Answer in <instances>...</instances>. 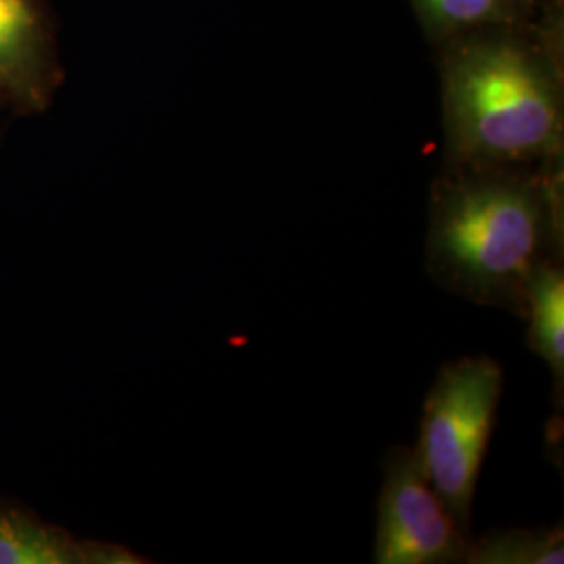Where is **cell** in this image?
<instances>
[{
	"mask_svg": "<svg viewBox=\"0 0 564 564\" xmlns=\"http://www.w3.org/2000/svg\"><path fill=\"white\" fill-rule=\"evenodd\" d=\"M445 167L563 162V18L468 32L440 44Z\"/></svg>",
	"mask_w": 564,
	"mask_h": 564,
	"instance_id": "1",
	"label": "cell"
},
{
	"mask_svg": "<svg viewBox=\"0 0 564 564\" xmlns=\"http://www.w3.org/2000/svg\"><path fill=\"white\" fill-rule=\"evenodd\" d=\"M563 162L445 167L431 188L426 270L466 302L524 318L531 276L563 260Z\"/></svg>",
	"mask_w": 564,
	"mask_h": 564,
	"instance_id": "2",
	"label": "cell"
},
{
	"mask_svg": "<svg viewBox=\"0 0 564 564\" xmlns=\"http://www.w3.org/2000/svg\"><path fill=\"white\" fill-rule=\"evenodd\" d=\"M502 389L500 364L468 356L444 364L424 400L419 444L412 452L426 481L466 533Z\"/></svg>",
	"mask_w": 564,
	"mask_h": 564,
	"instance_id": "3",
	"label": "cell"
},
{
	"mask_svg": "<svg viewBox=\"0 0 564 564\" xmlns=\"http://www.w3.org/2000/svg\"><path fill=\"white\" fill-rule=\"evenodd\" d=\"M473 535L466 533L416 463L410 447L384 458L375 563H464Z\"/></svg>",
	"mask_w": 564,
	"mask_h": 564,
	"instance_id": "4",
	"label": "cell"
},
{
	"mask_svg": "<svg viewBox=\"0 0 564 564\" xmlns=\"http://www.w3.org/2000/svg\"><path fill=\"white\" fill-rule=\"evenodd\" d=\"M63 82L55 23L42 0H0V107L48 109Z\"/></svg>",
	"mask_w": 564,
	"mask_h": 564,
	"instance_id": "5",
	"label": "cell"
},
{
	"mask_svg": "<svg viewBox=\"0 0 564 564\" xmlns=\"http://www.w3.org/2000/svg\"><path fill=\"white\" fill-rule=\"evenodd\" d=\"M134 552L121 545L82 540L36 514L0 506V564H137Z\"/></svg>",
	"mask_w": 564,
	"mask_h": 564,
	"instance_id": "6",
	"label": "cell"
},
{
	"mask_svg": "<svg viewBox=\"0 0 564 564\" xmlns=\"http://www.w3.org/2000/svg\"><path fill=\"white\" fill-rule=\"evenodd\" d=\"M429 39L444 44L468 32L540 20L556 0H410Z\"/></svg>",
	"mask_w": 564,
	"mask_h": 564,
	"instance_id": "7",
	"label": "cell"
},
{
	"mask_svg": "<svg viewBox=\"0 0 564 564\" xmlns=\"http://www.w3.org/2000/svg\"><path fill=\"white\" fill-rule=\"evenodd\" d=\"M529 347L552 370L556 408L564 391V268L563 260L544 263L529 281L527 312Z\"/></svg>",
	"mask_w": 564,
	"mask_h": 564,
	"instance_id": "8",
	"label": "cell"
},
{
	"mask_svg": "<svg viewBox=\"0 0 564 564\" xmlns=\"http://www.w3.org/2000/svg\"><path fill=\"white\" fill-rule=\"evenodd\" d=\"M470 564H563V524L538 529H500L470 540Z\"/></svg>",
	"mask_w": 564,
	"mask_h": 564,
	"instance_id": "9",
	"label": "cell"
}]
</instances>
